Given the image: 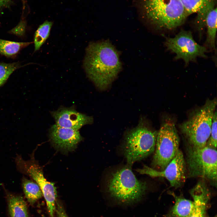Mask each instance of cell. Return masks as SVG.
Masks as SVG:
<instances>
[{"mask_svg":"<svg viewBox=\"0 0 217 217\" xmlns=\"http://www.w3.org/2000/svg\"><path fill=\"white\" fill-rule=\"evenodd\" d=\"M21 67L19 63H0V86L16 69Z\"/></svg>","mask_w":217,"mask_h":217,"instance_id":"cell-21","label":"cell"},{"mask_svg":"<svg viewBox=\"0 0 217 217\" xmlns=\"http://www.w3.org/2000/svg\"><path fill=\"white\" fill-rule=\"evenodd\" d=\"M179 142L174 124L170 122L163 123L158 132L153 166L160 171L164 170L177 154Z\"/></svg>","mask_w":217,"mask_h":217,"instance_id":"cell-7","label":"cell"},{"mask_svg":"<svg viewBox=\"0 0 217 217\" xmlns=\"http://www.w3.org/2000/svg\"><path fill=\"white\" fill-rule=\"evenodd\" d=\"M186 166L187 177H200L208 181L212 185H217L216 149L207 146L187 147Z\"/></svg>","mask_w":217,"mask_h":217,"instance_id":"cell-6","label":"cell"},{"mask_svg":"<svg viewBox=\"0 0 217 217\" xmlns=\"http://www.w3.org/2000/svg\"><path fill=\"white\" fill-rule=\"evenodd\" d=\"M207 36L205 47L207 49L212 50L215 49V41L217 28V8H212L208 13L206 18Z\"/></svg>","mask_w":217,"mask_h":217,"instance_id":"cell-16","label":"cell"},{"mask_svg":"<svg viewBox=\"0 0 217 217\" xmlns=\"http://www.w3.org/2000/svg\"><path fill=\"white\" fill-rule=\"evenodd\" d=\"M52 24V22L46 20L36 31L34 37L35 51L40 48L49 37Z\"/></svg>","mask_w":217,"mask_h":217,"instance_id":"cell-18","label":"cell"},{"mask_svg":"<svg viewBox=\"0 0 217 217\" xmlns=\"http://www.w3.org/2000/svg\"><path fill=\"white\" fill-rule=\"evenodd\" d=\"M15 161L17 170L22 174L30 177L39 186L46 201L50 217H54L57 197L54 183L46 180L41 167L33 156H31L30 159L25 160L21 156L17 155Z\"/></svg>","mask_w":217,"mask_h":217,"instance_id":"cell-8","label":"cell"},{"mask_svg":"<svg viewBox=\"0 0 217 217\" xmlns=\"http://www.w3.org/2000/svg\"><path fill=\"white\" fill-rule=\"evenodd\" d=\"M216 217V216H215V217Z\"/></svg>","mask_w":217,"mask_h":217,"instance_id":"cell-25","label":"cell"},{"mask_svg":"<svg viewBox=\"0 0 217 217\" xmlns=\"http://www.w3.org/2000/svg\"><path fill=\"white\" fill-rule=\"evenodd\" d=\"M165 45L168 50L176 54V60L183 59L186 65L197 57H207L208 50L195 41L190 31L182 30L174 37L166 38Z\"/></svg>","mask_w":217,"mask_h":217,"instance_id":"cell-9","label":"cell"},{"mask_svg":"<svg viewBox=\"0 0 217 217\" xmlns=\"http://www.w3.org/2000/svg\"><path fill=\"white\" fill-rule=\"evenodd\" d=\"M84 66L87 77L101 90L111 85L122 68L117 50L106 40L89 44Z\"/></svg>","mask_w":217,"mask_h":217,"instance_id":"cell-1","label":"cell"},{"mask_svg":"<svg viewBox=\"0 0 217 217\" xmlns=\"http://www.w3.org/2000/svg\"><path fill=\"white\" fill-rule=\"evenodd\" d=\"M217 143V113L215 111L212 118L210 136L206 146L216 149Z\"/></svg>","mask_w":217,"mask_h":217,"instance_id":"cell-22","label":"cell"},{"mask_svg":"<svg viewBox=\"0 0 217 217\" xmlns=\"http://www.w3.org/2000/svg\"><path fill=\"white\" fill-rule=\"evenodd\" d=\"M12 2L11 0H0V10L9 7Z\"/></svg>","mask_w":217,"mask_h":217,"instance_id":"cell-24","label":"cell"},{"mask_svg":"<svg viewBox=\"0 0 217 217\" xmlns=\"http://www.w3.org/2000/svg\"><path fill=\"white\" fill-rule=\"evenodd\" d=\"M49 137L54 146L65 152L74 149L83 139L79 130L61 127L56 124L50 128Z\"/></svg>","mask_w":217,"mask_h":217,"instance_id":"cell-12","label":"cell"},{"mask_svg":"<svg viewBox=\"0 0 217 217\" xmlns=\"http://www.w3.org/2000/svg\"><path fill=\"white\" fill-rule=\"evenodd\" d=\"M143 14L159 30H171L183 24L188 16L181 0H142Z\"/></svg>","mask_w":217,"mask_h":217,"instance_id":"cell-2","label":"cell"},{"mask_svg":"<svg viewBox=\"0 0 217 217\" xmlns=\"http://www.w3.org/2000/svg\"><path fill=\"white\" fill-rule=\"evenodd\" d=\"M6 194L10 217H28L27 204L23 197L7 191Z\"/></svg>","mask_w":217,"mask_h":217,"instance_id":"cell-14","label":"cell"},{"mask_svg":"<svg viewBox=\"0 0 217 217\" xmlns=\"http://www.w3.org/2000/svg\"><path fill=\"white\" fill-rule=\"evenodd\" d=\"M168 193L174 197L175 203L165 217H188L192 208L193 201L177 196L173 192L168 191Z\"/></svg>","mask_w":217,"mask_h":217,"instance_id":"cell-15","label":"cell"},{"mask_svg":"<svg viewBox=\"0 0 217 217\" xmlns=\"http://www.w3.org/2000/svg\"><path fill=\"white\" fill-rule=\"evenodd\" d=\"M158 132L151 130L141 121L136 127L126 133L123 152L128 165L131 166L154 152Z\"/></svg>","mask_w":217,"mask_h":217,"instance_id":"cell-5","label":"cell"},{"mask_svg":"<svg viewBox=\"0 0 217 217\" xmlns=\"http://www.w3.org/2000/svg\"><path fill=\"white\" fill-rule=\"evenodd\" d=\"M190 193L193 201L188 217H204L207 205L210 198L209 191L205 182L203 181L198 182Z\"/></svg>","mask_w":217,"mask_h":217,"instance_id":"cell-13","label":"cell"},{"mask_svg":"<svg viewBox=\"0 0 217 217\" xmlns=\"http://www.w3.org/2000/svg\"><path fill=\"white\" fill-rule=\"evenodd\" d=\"M22 185L25 197L31 205L34 204L42 197L43 195L41 190L35 182L23 177Z\"/></svg>","mask_w":217,"mask_h":217,"instance_id":"cell-17","label":"cell"},{"mask_svg":"<svg viewBox=\"0 0 217 217\" xmlns=\"http://www.w3.org/2000/svg\"><path fill=\"white\" fill-rule=\"evenodd\" d=\"M30 43L15 42L0 39V53L7 56L14 55L21 48L28 46Z\"/></svg>","mask_w":217,"mask_h":217,"instance_id":"cell-19","label":"cell"},{"mask_svg":"<svg viewBox=\"0 0 217 217\" xmlns=\"http://www.w3.org/2000/svg\"><path fill=\"white\" fill-rule=\"evenodd\" d=\"M216 105V99H207L203 106L194 111L187 121L179 125L191 146L197 148L206 146Z\"/></svg>","mask_w":217,"mask_h":217,"instance_id":"cell-3","label":"cell"},{"mask_svg":"<svg viewBox=\"0 0 217 217\" xmlns=\"http://www.w3.org/2000/svg\"><path fill=\"white\" fill-rule=\"evenodd\" d=\"M51 114L56 125L77 130L93 122L92 117L78 112L72 106L69 108L61 106L57 110L51 112Z\"/></svg>","mask_w":217,"mask_h":217,"instance_id":"cell-11","label":"cell"},{"mask_svg":"<svg viewBox=\"0 0 217 217\" xmlns=\"http://www.w3.org/2000/svg\"><path fill=\"white\" fill-rule=\"evenodd\" d=\"M211 0H181L187 15L197 13L208 1Z\"/></svg>","mask_w":217,"mask_h":217,"instance_id":"cell-20","label":"cell"},{"mask_svg":"<svg viewBox=\"0 0 217 217\" xmlns=\"http://www.w3.org/2000/svg\"><path fill=\"white\" fill-rule=\"evenodd\" d=\"M186 164L182 152L180 150L165 169L158 171L144 165L142 169L137 171L141 174L147 175L153 177H163L169 182L171 187L175 188L181 187L186 179Z\"/></svg>","mask_w":217,"mask_h":217,"instance_id":"cell-10","label":"cell"},{"mask_svg":"<svg viewBox=\"0 0 217 217\" xmlns=\"http://www.w3.org/2000/svg\"><path fill=\"white\" fill-rule=\"evenodd\" d=\"M112 197L124 203L137 201L142 198L147 189L146 183L137 179L130 166L116 170L112 174L107 184Z\"/></svg>","mask_w":217,"mask_h":217,"instance_id":"cell-4","label":"cell"},{"mask_svg":"<svg viewBox=\"0 0 217 217\" xmlns=\"http://www.w3.org/2000/svg\"><path fill=\"white\" fill-rule=\"evenodd\" d=\"M57 217H68L62 206L57 203L56 211Z\"/></svg>","mask_w":217,"mask_h":217,"instance_id":"cell-23","label":"cell"}]
</instances>
